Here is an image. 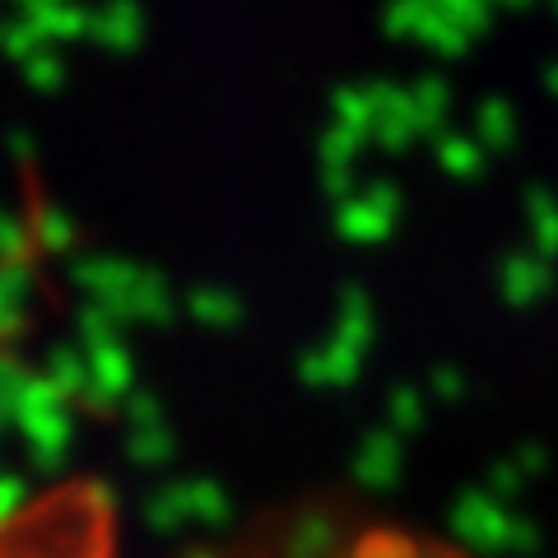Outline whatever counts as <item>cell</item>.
Segmentation results:
<instances>
[{
	"mask_svg": "<svg viewBox=\"0 0 558 558\" xmlns=\"http://www.w3.org/2000/svg\"><path fill=\"white\" fill-rule=\"evenodd\" d=\"M0 558H126L112 494L61 480L0 508Z\"/></svg>",
	"mask_w": 558,
	"mask_h": 558,
	"instance_id": "obj_1",
	"label": "cell"
},
{
	"mask_svg": "<svg viewBox=\"0 0 558 558\" xmlns=\"http://www.w3.org/2000/svg\"><path fill=\"white\" fill-rule=\"evenodd\" d=\"M317 558H475V554L424 526H363Z\"/></svg>",
	"mask_w": 558,
	"mask_h": 558,
	"instance_id": "obj_2",
	"label": "cell"
}]
</instances>
